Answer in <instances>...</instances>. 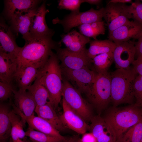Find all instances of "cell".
Here are the masks:
<instances>
[{
    "label": "cell",
    "instance_id": "obj_1",
    "mask_svg": "<svg viewBox=\"0 0 142 142\" xmlns=\"http://www.w3.org/2000/svg\"><path fill=\"white\" fill-rule=\"evenodd\" d=\"M53 36L41 37L32 36L25 41L17 57L18 66H31L41 69L47 62L53 52L60 47L61 42L54 41Z\"/></svg>",
    "mask_w": 142,
    "mask_h": 142
},
{
    "label": "cell",
    "instance_id": "obj_2",
    "mask_svg": "<svg viewBox=\"0 0 142 142\" xmlns=\"http://www.w3.org/2000/svg\"><path fill=\"white\" fill-rule=\"evenodd\" d=\"M39 76L49 93L48 102L55 109L61 100L63 85L62 69L56 54L52 52Z\"/></svg>",
    "mask_w": 142,
    "mask_h": 142
},
{
    "label": "cell",
    "instance_id": "obj_3",
    "mask_svg": "<svg viewBox=\"0 0 142 142\" xmlns=\"http://www.w3.org/2000/svg\"><path fill=\"white\" fill-rule=\"evenodd\" d=\"M137 75L131 67L117 69L110 73L111 102L113 107L123 104H133V86Z\"/></svg>",
    "mask_w": 142,
    "mask_h": 142
},
{
    "label": "cell",
    "instance_id": "obj_4",
    "mask_svg": "<svg viewBox=\"0 0 142 142\" xmlns=\"http://www.w3.org/2000/svg\"><path fill=\"white\" fill-rule=\"evenodd\" d=\"M104 118L114 129L117 140L128 129L142 120V108L135 104L123 107L113 106L108 109Z\"/></svg>",
    "mask_w": 142,
    "mask_h": 142
},
{
    "label": "cell",
    "instance_id": "obj_5",
    "mask_svg": "<svg viewBox=\"0 0 142 142\" xmlns=\"http://www.w3.org/2000/svg\"><path fill=\"white\" fill-rule=\"evenodd\" d=\"M86 95L90 103L99 111L105 109L111 102L110 73H98Z\"/></svg>",
    "mask_w": 142,
    "mask_h": 142
},
{
    "label": "cell",
    "instance_id": "obj_6",
    "mask_svg": "<svg viewBox=\"0 0 142 142\" xmlns=\"http://www.w3.org/2000/svg\"><path fill=\"white\" fill-rule=\"evenodd\" d=\"M104 7L99 10L91 8L86 11L80 12H72L62 19L56 18L52 20L54 24L61 25L64 32L66 33L70 32L73 28L83 24L102 21L104 17Z\"/></svg>",
    "mask_w": 142,
    "mask_h": 142
},
{
    "label": "cell",
    "instance_id": "obj_7",
    "mask_svg": "<svg viewBox=\"0 0 142 142\" xmlns=\"http://www.w3.org/2000/svg\"><path fill=\"white\" fill-rule=\"evenodd\" d=\"M62 97L68 104L85 121L93 116L91 108L80 93L63 76Z\"/></svg>",
    "mask_w": 142,
    "mask_h": 142
},
{
    "label": "cell",
    "instance_id": "obj_8",
    "mask_svg": "<svg viewBox=\"0 0 142 142\" xmlns=\"http://www.w3.org/2000/svg\"><path fill=\"white\" fill-rule=\"evenodd\" d=\"M61 68L63 77L80 93L85 95L98 74L94 69L89 68L72 70Z\"/></svg>",
    "mask_w": 142,
    "mask_h": 142
},
{
    "label": "cell",
    "instance_id": "obj_9",
    "mask_svg": "<svg viewBox=\"0 0 142 142\" xmlns=\"http://www.w3.org/2000/svg\"><path fill=\"white\" fill-rule=\"evenodd\" d=\"M125 3H108L104 7V17L109 34L129 22L131 17Z\"/></svg>",
    "mask_w": 142,
    "mask_h": 142
},
{
    "label": "cell",
    "instance_id": "obj_10",
    "mask_svg": "<svg viewBox=\"0 0 142 142\" xmlns=\"http://www.w3.org/2000/svg\"><path fill=\"white\" fill-rule=\"evenodd\" d=\"M56 54L61 62V67L68 69L77 70L84 68H90L92 59L88 56L87 51L84 52H70L66 48L58 47Z\"/></svg>",
    "mask_w": 142,
    "mask_h": 142
},
{
    "label": "cell",
    "instance_id": "obj_11",
    "mask_svg": "<svg viewBox=\"0 0 142 142\" xmlns=\"http://www.w3.org/2000/svg\"><path fill=\"white\" fill-rule=\"evenodd\" d=\"M113 52L114 62L117 69H128L134 61L136 54L135 42H115Z\"/></svg>",
    "mask_w": 142,
    "mask_h": 142
},
{
    "label": "cell",
    "instance_id": "obj_12",
    "mask_svg": "<svg viewBox=\"0 0 142 142\" xmlns=\"http://www.w3.org/2000/svg\"><path fill=\"white\" fill-rule=\"evenodd\" d=\"M38 8L16 12L9 20L12 29L16 33L21 34L25 41L32 37L30 33L31 27Z\"/></svg>",
    "mask_w": 142,
    "mask_h": 142
},
{
    "label": "cell",
    "instance_id": "obj_13",
    "mask_svg": "<svg viewBox=\"0 0 142 142\" xmlns=\"http://www.w3.org/2000/svg\"><path fill=\"white\" fill-rule=\"evenodd\" d=\"M89 130L97 139V142H116L115 133L110 124L99 115L93 116Z\"/></svg>",
    "mask_w": 142,
    "mask_h": 142
},
{
    "label": "cell",
    "instance_id": "obj_14",
    "mask_svg": "<svg viewBox=\"0 0 142 142\" xmlns=\"http://www.w3.org/2000/svg\"><path fill=\"white\" fill-rule=\"evenodd\" d=\"M63 113L59 116L64 125L76 132L83 134L89 130V125L74 110L63 98Z\"/></svg>",
    "mask_w": 142,
    "mask_h": 142
},
{
    "label": "cell",
    "instance_id": "obj_15",
    "mask_svg": "<svg viewBox=\"0 0 142 142\" xmlns=\"http://www.w3.org/2000/svg\"><path fill=\"white\" fill-rule=\"evenodd\" d=\"M142 34V25L136 21H130L109 34V39L114 42L138 39Z\"/></svg>",
    "mask_w": 142,
    "mask_h": 142
},
{
    "label": "cell",
    "instance_id": "obj_16",
    "mask_svg": "<svg viewBox=\"0 0 142 142\" xmlns=\"http://www.w3.org/2000/svg\"><path fill=\"white\" fill-rule=\"evenodd\" d=\"M12 106L14 111L28 124V127L49 135L65 140L66 139L65 137L60 134L59 131L45 120L38 116H35L34 114L28 116H25L14 104L12 105Z\"/></svg>",
    "mask_w": 142,
    "mask_h": 142
},
{
    "label": "cell",
    "instance_id": "obj_17",
    "mask_svg": "<svg viewBox=\"0 0 142 142\" xmlns=\"http://www.w3.org/2000/svg\"><path fill=\"white\" fill-rule=\"evenodd\" d=\"M49 12V10L46 8L45 2L44 1L38 7L33 18L30 31L32 36H53L54 31L48 28L45 21L46 15Z\"/></svg>",
    "mask_w": 142,
    "mask_h": 142
},
{
    "label": "cell",
    "instance_id": "obj_18",
    "mask_svg": "<svg viewBox=\"0 0 142 142\" xmlns=\"http://www.w3.org/2000/svg\"><path fill=\"white\" fill-rule=\"evenodd\" d=\"M0 51L16 58L21 47L17 45L15 37L8 27L3 21L0 24Z\"/></svg>",
    "mask_w": 142,
    "mask_h": 142
},
{
    "label": "cell",
    "instance_id": "obj_19",
    "mask_svg": "<svg viewBox=\"0 0 142 142\" xmlns=\"http://www.w3.org/2000/svg\"><path fill=\"white\" fill-rule=\"evenodd\" d=\"M61 42L65 45L68 50L76 53L84 52L87 49L86 45L91 41L87 37L75 30H73L67 34L60 35Z\"/></svg>",
    "mask_w": 142,
    "mask_h": 142
},
{
    "label": "cell",
    "instance_id": "obj_20",
    "mask_svg": "<svg viewBox=\"0 0 142 142\" xmlns=\"http://www.w3.org/2000/svg\"><path fill=\"white\" fill-rule=\"evenodd\" d=\"M41 69L31 66H18L13 81L15 82L19 89L27 90L39 76Z\"/></svg>",
    "mask_w": 142,
    "mask_h": 142
},
{
    "label": "cell",
    "instance_id": "obj_21",
    "mask_svg": "<svg viewBox=\"0 0 142 142\" xmlns=\"http://www.w3.org/2000/svg\"><path fill=\"white\" fill-rule=\"evenodd\" d=\"M14 104L25 116H28L34 114L36 103L31 94L27 90L14 89L13 90Z\"/></svg>",
    "mask_w": 142,
    "mask_h": 142
},
{
    "label": "cell",
    "instance_id": "obj_22",
    "mask_svg": "<svg viewBox=\"0 0 142 142\" xmlns=\"http://www.w3.org/2000/svg\"><path fill=\"white\" fill-rule=\"evenodd\" d=\"M18 67L16 58L0 51V81L12 83Z\"/></svg>",
    "mask_w": 142,
    "mask_h": 142
},
{
    "label": "cell",
    "instance_id": "obj_23",
    "mask_svg": "<svg viewBox=\"0 0 142 142\" xmlns=\"http://www.w3.org/2000/svg\"><path fill=\"white\" fill-rule=\"evenodd\" d=\"M34 111L38 116L49 122L59 131H64L66 129L55 109L48 101L43 105L36 106Z\"/></svg>",
    "mask_w": 142,
    "mask_h": 142
},
{
    "label": "cell",
    "instance_id": "obj_24",
    "mask_svg": "<svg viewBox=\"0 0 142 142\" xmlns=\"http://www.w3.org/2000/svg\"><path fill=\"white\" fill-rule=\"evenodd\" d=\"M38 0H7L4 1V13L10 20L17 11H28L37 7L41 2Z\"/></svg>",
    "mask_w": 142,
    "mask_h": 142
},
{
    "label": "cell",
    "instance_id": "obj_25",
    "mask_svg": "<svg viewBox=\"0 0 142 142\" xmlns=\"http://www.w3.org/2000/svg\"><path fill=\"white\" fill-rule=\"evenodd\" d=\"M116 45L109 39L92 40L89 42V47L87 49V54L92 59L96 56L101 54L113 53Z\"/></svg>",
    "mask_w": 142,
    "mask_h": 142
},
{
    "label": "cell",
    "instance_id": "obj_26",
    "mask_svg": "<svg viewBox=\"0 0 142 142\" xmlns=\"http://www.w3.org/2000/svg\"><path fill=\"white\" fill-rule=\"evenodd\" d=\"M9 115L11 125V138L13 142H18L26 136L23 129L26 123L13 110L9 111Z\"/></svg>",
    "mask_w": 142,
    "mask_h": 142
},
{
    "label": "cell",
    "instance_id": "obj_27",
    "mask_svg": "<svg viewBox=\"0 0 142 142\" xmlns=\"http://www.w3.org/2000/svg\"><path fill=\"white\" fill-rule=\"evenodd\" d=\"M10 111L7 105H0V142H6L11 136V125L9 117Z\"/></svg>",
    "mask_w": 142,
    "mask_h": 142
},
{
    "label": "cell",
    "instance_id": "obj_28",
    "mask_svg": "<svg viewBox=\"0 0 142 142\" xmlns=\"http://www.w3.org/2000/svg\"><path fill=\"white\" fill-rule=\"evenodd\" d=\"M32 95L34 99L37 106H41L48 102L49 96L45 87L41 83L39 76L34 83L30 86L27 90Z\"/></svg>",
    "mask_w": 142,
    "mask_h": 142
},
{
    "label": "cell",
    "instance_id": "obj_29",
    "mask_svg": "<svg viewBox=\"0 0 142 142\" xmlns=\"http://www.w3.org/2000/svg\"><path fill=\"white\" fill-rule=\"evenodd\" d=\"M114 62L113 53L98 55L92 59L93 69L98 74H105Z\"/></svg>",
    "mask_w": 142,
    "mask_h": 142
},
{
    "label": "cell",
    "instance_id": "obj_30",
    "mask_svg": "<svg viewBox=\"0 0 142 142\" xmlns=\"http://www.w3.org/2000/svg\"><path fill=\"white\" fill-rule=\"evenodd\" d=\"M78 28L82 34L94 40L97 39L98 36L104 34L105 30L103 21L82 24L79 26Z\"/></svg>",
    "mask_w": 142,
    "mask_h": 142
},
{
    "label": "cell",
    "instance_id": "obj_31",
    "mask_svg": "<svg viewBox=\"0 0 142 142\" xmlns=\"http://www.w3.org/2000/svg\"><path fill=\"white\" fill-rule=\"evenodd\" d=\"M142 138V120L125 131L116 142H140Z\"/></svg>",
    "mask_w": 142,
    "mask_h": 142
},
{
    "label": "cell",
    "instance_id": "obj_32",
    "mask_svg": "<svg viewBox=\"0 0 142 142\" xmlns=\"http://www.w3.org/2000/svg\"><path fill=\"white\" fill-rule=\"evenodd\" d=\"M25 135L29 137L32 142H64L66 140L35 130L29 127L25 132Z\"/></svg>",
    "mask_w": 142,
    "mask_h": 142
},
{
    "label": "cell",
    "instance_id": "obj_33",
    "mask_svg": "<svg viewBox=\"0 0 142 142\" xmlns=\"http://www.w3.org/2000/svg\"><path fill=\"white\" fill-rule=\"evenodd\" d=\"M127 8L131 18L142 25V2L136 0Z\"/></svg>",
    "mask_w": 142,
    "mask_h": 142
},
{
    "label": "cell",
    "instance_id": "obj_34",
    "mask_svg": "<svg viewBox=\"0 0 142 142\" xmlns=\"http://www.w3.org/2000/svg\"><path fill=\"white\" fill-rule=\"evenodd\" d=\"M134 93L138 106L142 108V75H137L135 78L133 86Z\"/></svg>",
    "mask_w": 142,
    "mask_h": 142
},
{
    "label": "cell",
    "instance_id": "obj_35",
    "mask_svg": "<svg viewBox=\"0 0 142 142\" xmlns=\"http://www.w3.org/2000/svg\"><path fill=\"white\" fill-rule=\"evenodd\" d=\"M58 2V7L60 9L78 12L81 4L83 2V0H60Z\"/></svg>",
    "mask_w": 142,
    "mask_h": 142
},
{
    "label": "cell",
    "instance_id": "obj_36",
    "mask_svg": "<svg viewBox=\"0 0 142 142\" xmlns=\"http://www.w3.org/2000/svg\"><path fill=\"white\" fill-rule=\"evenodd\" d=\"M12 83L0 82V100L3 101L10 98L13 94L14 89Z\"/></svg>",
    "mask_w": 142,
    "mask_h": 142
},
{
    "label": "cell",
    "instance_id": "obj_37",
    "mask_svg": "<svg viewBox=\"0 0 142 142\" xmlns=\"http://www.w3.org/2000/svg\"><path fill=\"white\" fill-rule=\"evenodd\" d=\"M132 64V68L136 73L138 75H142V57L137 58Z\"/></svg>",
    "mask_w": 142,
    "mask_h": 142
},
{
    "label": "cell",
    "instance_id": "obj_38",
    "mask_svg": "<svg viewBox=\"0 0 142 142\" xmlns=\"http://www.w3.org/2000/svg\"><path fill=\"white\" fill-rule=\"evenodd\" d=\"M136 42H135L136 49L135 56L137 58L142 57V34L137 39Z\"/></svg>",
    "mask_w": 142,
    "mask_h": 142
},
{
    "label": "cell",
    "instance_id": "obj_39",
    "mask_svg": "<svg viewBox=\"0 0 142 142\" xmlns=\"http://www.w3.org/2000/svg\"><path fill=\"white\" fill-rule=\"evenodd\" d=\"M80 140L81 142H97V139L91 132L83 134Z\"/></svg>",
    "mask_w": 142,
    "mask_h": 142
},
{
    "label": "cell",
    "instance_id": "obj_40",
    "mask_svg": "<svg viewBox=\"0 0 142 142\" xmlns=\"http://www.w3.org/2000/svg\"><path fill=\"white\" fill-rule=\"evenodd\" d=\"M108 3L125 4L127 3H132V2L131 0H111L109 1Z\"/></svg>",
    "mask_w": 142,
    "mask_h": 142
},
{
    "label": "cell",
    "instance_id": "obj_41",
    "mask_svg": "<svg viewBox=\"0 0 142 142\" xmlns=\"http://www.w3.org/2000/svg\"><path fill=\"white\" fill-rule=\"evenodd\" d=\"M100 0H83V2H86L92 4H98L102 2Z\"/></svg>",
    "mask_w": 142,
    "mask_h": 142
},
{
    "label": "cell",
    "instance_id": "obj_42",
    "mask_svg": "<svg viewBox=\"0 0 142 142\" xmlns=\"http://www.w3.org/2000/svg\"><path fill=\"white\" fill-rule=\"evenodd\" d=\"M64 142H81L80 139L77 138H71L69 139H67Z\"/></svg>",
    "mask_w": 142,
    "mask_h": 142
},
{
    "label": "cell",
    "instance_id": "obj_43",
    "mask_svg": "<svg viewBox=\"0 0 142 142\" xmlns=\"http://www.w3.org/2000/svg\"><path fill=\"white\" fill-rule=\"evenodd\" d=\"M27 138L26 136L24 139L23 140L21 139L19 142H27Z\"/></svg>",
    "mask_w": 142,
    "mask_h": 142
},
{
    "label": "cell",
    "instance_id": "obj_44",
    "mask_svg": "<svg viewBox=\"0 0 142 142\" xmlns=\"http://www.w3.org/2000/svg\"><path fill=\"white\" fill-rule=\"evenodd\" d=\"M6 142H13V140H12V139L11 138H10V139L8 141H7Z\"/></svg>",
    "mask_w": 142,
    "mask_h": 142
},
{
    "label": "cell",
    "instance_id": "obj_45",
    "mask_svg": "<svg viewBox=\"0 0 142 142\" xmlns=\"http://www.w3.org/2000/svg\"><path fill=\"white\" fill-rule=\"evenodd\" d=\"M27 142H32V141H31V140H27Z\"/></svg>",
    "mask_w": 142,
    "mask_h": 142
},
{
    "label": "cell",
    "instance_id": "obj_46",
    "mask_svg": "<svg viewBox=\"0 0 142 142\" xmlns=\"http://www.w3.org/2000/svg\"><path fill=\"white\" fill-rule=\"evenodd\" d=\"M140 142H142V138Z\"/></svg>",
    "mask_w": 142,
    "mask_h": 142
},
{
    "label": "cell",
    "instance_id": "obj_47",
    "mask_svg": "<svg viewBox=\"0 0 142 142\" xmlns=\"http://www.w3.org/2000/svg\"><path fill=\"white\" fill-rule=\"evenodd\" d=\"M141 2H142V0H140Z\"/></svg>",
    "mask_w": 142,
    "mask_h": 142
}]
</instances>
